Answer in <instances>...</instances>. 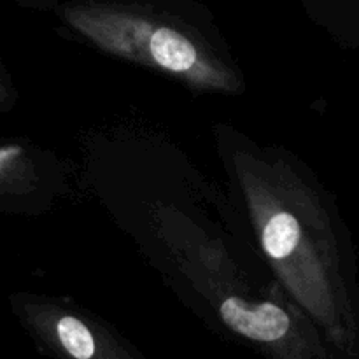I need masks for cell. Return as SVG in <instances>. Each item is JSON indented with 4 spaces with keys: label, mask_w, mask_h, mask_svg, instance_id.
Returning <instances> with one entry per match:
<instances>
[{
    "label": "cell",
    "mask_w": 359,
    "mask_h": 359,
    "mask_svg": "<svg viewBox=\"0 0 359 359\" xmlns=\"http://www.w3.org/2000/svg\"><path fill=\"white\" fill-rule=\"evenodd\" d=\"M88 182L172 291L214 330L266 359H335L290 300L223 196L151 139L91 146Z\"/></svg>",
    "instance_id": "obj_1"
},
{
    "label": "cell",
    "mask_w": 359,
    "mask_h": 359,
    "mask_svg": "<svg viewBox=\"0 0 359 359\" xmlns=\"http://www.w3.org/2000/svg\"><path fill=\"white\" fill-rule=\"evenodd\" d=\"M48 181H60L56 163L51 156L32 151L18 142L4 144L0 151V181H2V205L13 200L11 210L28 212L27 198L30 196V209L42 210L41 195L53 198L56 189L44 186Z\"/></svg>",
    "instance_id": "obj_5"
},
{
    "label": "cell",
    "mask_w": 359,
    "mask_h": 359,
    "mask_svg": "<svg viewBox=\"0 0 359 359\" xmlns=\"http://www.w3.org/2000/svg\"><path fill=\"white\" fill-rule=\"evenodd\" d=\"M228 195L277 283L333 358L359 353L353 255L337 202L304 160L228 123L214 126Z\"/></svg>",
    "instance_id": "obj_2"
},
{
    "label": "cell",
    "mask_w": 359,
    "mask_h": 359,
    "mask_svg": "<svg viewBox=\"0 0 359 359\" xmlns=\"http://www.w3.org/2000/svg\"><path fill=\"white\" fill-rule=\"evenodd\" d=\"M69 18L104 51L158 70L195 93H244L245 79L233 60L177 25L112 11H79Z\"/></svg>",
    "instance_id": "obj_3"
},
{
    "label": "cell",
    "mask_w": 359,
    "mask_h": 359,
    "mask_svg": "<svg viewBox=\"0 0 359 359\" xmlns=\"http://www.w3.org/2000/svg\"><path fill=\"white\" fill-rule=\"evenodd\" d=\"M11 311L49 359H147L109 321L70 298L21 291Z\"/></svg>",
    "instance_id": "obj_4"
}]
</instances>
